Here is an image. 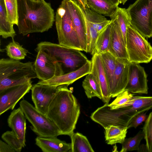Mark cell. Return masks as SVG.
<instances>
[{
    "label": "cell",
    "instance_id": "37",
    "mask_svg": "<svg viewBox=\"0 0 152 152\" xmlns=\"http://www.w3.org/2000/svg\"><path fill=\"white\" fill-rule=\"evenodd\" d=\"M146 113H140L134 117L129 123L127 129L133 127L136 129L139 125L146 121L147 118Z\"/></svg>",
    "mask_w": 152,
    "mask_h": 152
},
{
    "label": "cell",
    "instance_id": "40",
    "mask_svg": "<svg viewBox=\"0 0 152 152\" xmlns=\"http://www.w3.org/2000/svg\"><path fill=\"white\" fill-rule=\"evenodd\" d=\"M113 3L115 4L116 5L118 6L119 4H120L119 0H109Z\"/></svg>",
    "mask_w": 152,
    "mask_h": 152
},
{
    "label": "cell",
    "instance_id": "27",
    "mask_svg": "<svg viewBox=\"0 0 152 152\" xmlns=\"http://www.w3.org/2000/svg\"><path fill=\"white\" fill-rule=\"evenodd\" d=\"M101 55L110 90L116 66V58L109 52L104 53Z\"/></svg>",
    "mask_w": 152,
    "mask_h": 152
},
{
    "label": "cell",
    "instance_id": "38",
    "mask_svg": "<svg viewBox=\"0 0 152 152\" xmlns=\"http://www.w3.org/2000/svg\"><path fill=\"white\" fill-rule=\"evenodd\" d=\"M15 152V150L7 143L0 140V152Z\"/></svg>",
    "mask_w": 152,
    "mask_h": 152
},
{
    "label": "cell",
    "instance_id": "43",
    "mask_svg": "<svg viewBox=\"0 0 152 152\" xmlns=\"http://www.w3.org/2000/svg\"><path fill=\"white\" fill-rule=\"evenodd\" d=\"M31 0L34 1H40V0Z\"/></svg>",
    "mask_w": 152,
    "mask_h": 152
},
{
    "label": "cell",
    "instance_id": "20",
    "mask_svg": "<svg viewBox=\"0 0 152 152\" xmlns=\"http://www.w3.org/2000/svg\"><path fill=\"white\" fill-rule=\"evenodd\" d=\"M35 144L44 152L70 151L71 144L58 139L57 137H43L39 136L35 139Z\"/></svg>",
    "mask_w": 152,
    "mask_h": 152
},
{
    "label": "cell",
    "instance_id": "2",
    "mask_svg": "<svg viewBox=\"0 0 152 152\" xmlns=\"http://www.w3.org/2000/svg\"><path fill=\"white\" fill-rule=\"evenodd\" d=\"M68 86H59L50 102L46 115L56 125L61 135L74 132L80 113V106Z\"/></svg>",
    "mask_w": 152,
    "mask_h": 152
},
{
    "label": "cell",
    "instance_id": "26",
    "mask_svg": "<svg viewBox=\"0 0 152 152\" xmlns=\"http://www.w3.org/2000/svg\"><path fill=\"white\" fill-rule=\"evenodd\" d=\"M111 33L110 23L99 33L97 39L94 54L96 53L101 54L109 52Z\"/></svg>",
    "mask_w": 152,
    "mask_h": 152
},
{
    "label": "cell",
    "instance_id": "15",
    "mask_svg": "<svg viewBox=\"0 0 152 152\" xmlns=\"http://www.w3.org/2000/svg\"><path fill=\"white\" fill-rule=\"evenodd\" d=\"M130 61L128 60L116 58V66L110 92L111 97H116L125 91L127 84Z\"/></svg>",
    "mask_w": 152,
    "mask_h": 152
},
{
    "label": "cell",
    "instance_id": "1",
    "mask_svg": "<svg viewBox=\"0 0 152 152\" xmlns=\"http://www.w3.org/2000/svg\"><path fill=\"white\" fill-rule=\"evenodd\" d=\"M18 33L23 36L48 31L55 21L50 3L44 0H18Z\"/></svg>",
    "mask_w": 152,
    "mask_h": 152
},
{
    "label": "cell",
    "instance_id": "12",
    "mask_svg": "<svg viewBox=\"0 0 152 152\" xmlns=\"http://www.w3.org/2000/svg\"><path fill=\"white\" fill-rule=\"evenodd\" d=\"M32 81L8 88L0 92V115L13 110L18 102L28 93L32 86Z\"/></svg>",
    "mask_w": 152,
    "mask_h": 152
},
{
    "label": "cell",
    "instance_id": "13",
    "mask_svg": "<svg viewBox=\"0 0 152 152\" xmlns=\"http://www.w3.org/2000/svg\"><path fill=\"white\" fill-rule=\"evenodd\" d=\"M147 77L144 68L139 63L130 62L128 82L125 91L133 94H148Z\"/></svg>",
    "mask_w": 152,
    "mask_h": 152
},
{
    "label": "cell",
    "instance_id": "17",
    "mask_svg": "<svg viewBox=\"0 0 152 152\" xmlns=\"http://www.w3.org/2000/svg\"><path fill=\"white\" fill-rule=\"evenodd\" d=\"M111 33L109 52L116 58L129 60L126 43L116 18H111Z\"/></svg>",
    "mask_w": 152,
    "mask_h": 152
},
{
    "label": "cell",
    "instance_id": "33",
    "mask_svg": "<svg viewBox=\"0 0 152 152\" xmlns=\"http://www.w3.org/2000/svg\"><path fill=\"white\" fill-rule=\"evenodd\" d=\"M134 96L132 93L124 91L116 96V99L108 105L111 109L127 106L132 102Z\"/></svg>",
    "mask_w": 152,
    "mask_h": 152
},
{
    "label": "cell",
    "instance_id": "34",
    "mask_svg": "<svg viewBox=\"0 0 152 152\" xmlns=\"http://www.w3.org/2000/svg\"><path fill=\"white\" fill-rule=\"evenodd\" d=\"M7 17L13 25H18V0H4Z\"/></svg>",
    "mask_w": 152,
    "mask_h": 152
},
{
    "label": "cell",
    "instance_id": "4",
    "mask_svg": "<svg viewBox=\"0 0 152 152\" xmlns=\"http://www.w3.org/2000/svg\"><path fill=\"white\" fill-rule=\"evenodd\" d=\"M37 78L34 63L2 58L0 60V92L9 87L23 84Z\"/></svg>",
    "mask_w": 152,
    "mask_h": 152
},
{
    "label": "cell",
    "instance_id": "3",
    "mask_svg": "<svg viewBox=\"0 0 152 152\" xmlns=\"http://www.w3.org/2000/svg\"><path fill=\"white\" fill-rule=\"evenodd\" d=\"M105 103L91 114L90 118L103 127L114 125L127 128L130 121L137 115L152 108V96H134L128 106L111 109Z\"/></svg>",
    "mask_w": 152,
    "mask_h": 152
},
{
    "label": "cell",
    "instance_id": "32",
    "mask_svg": "<svg viewBox=\"0 0 152 152\" xmlns=\"http://www.w3.org/2000/svg\"><path fill=\"white\" fill-rule=\"evenodd\" d=\"M99 33L87 20L86 53L93 55L94 53L97 39Z\"/></svg>",
    "mask_w": 152,
    "mask_h": 152
},
{
    "label": "cell",
    "instance_id": "42",
    "mask_svg": "<svg viewBox=\"0 0 152 152\" xmlns=\"http://www.w3.org/2000/svg\"><path fill=\"white\" fill-rule=\"evenodd\" d=\"M77 0L81 4V5L82 6V2L80 0Z\"/></svg>",
    "mask_w": 152,
    "mask_h": 152
},
{
    "label": "cell",
    "instance_id": "7",
    "mask_svg": "<svg viewBox=\"0 0 152 152\" xmlns=\"http://www.w3.org/2000/svg\"><path fill=\"white\" fill-rule=\"evenodd\" d=\"M20 107L26 119L31 124L32 131L43 137H57L61 134L56 125L47 117L28 102L22 100Z\"/></svg>",
    "mask_w": 152,
    "mask_h": 152
},
{
    "label": "cell",
    "instance_id": "10",
    "mask_svg": "<svg viewBox=\"0 0 152 152\" xmlns=\"http://www.w3.org/2000/svg\"><path fill=\"white\" fill-rule=\"evenodd\" d=\"M37 52L34 65L37 78L45 81L64 74L61 64L53 56L42 49Z\"/></svg>",
    "mask_w": 152,
    "mask_h": 152
},
{
    "label": "cell",
    "instance_id": "36",
    "mask_svg": "<svg viewBox=\"0 0 152 152\" xmlns=\"http://www.w3.org/2000/svg\"><path fill=\"white\" fill-rule=\"evenodd\" d=\"M1 138L16 152H20L22 148H24L21 141L12 131H8L4 132L1 135Z\"/></svg>",
    "mask_w": 152,
    "mask_h": 152
},
{
    "label": "cell",
    "instance_id": "31",
    "mask_svg": "<svg viewBox=\"0 0 152 152\" xmlns=\"http://www.w3.org/2000/svg\"><path fill=\"white\" fill-rule=\"evenodd\" d=\"M144 138L142 131H140L135 136L125 139L121 144L120 152L138 151L141 140Z\"/></svg>",
    "mask_w": 152,
    "mask_h": 152
},
{
    "label": "cell",
    "instance_id": "30",
    "mask_svg": "<svg viewBox=\"0 0 152 152\" xmlns=\"http://www.w3.org/2000/svg\"><path fill=\"white\" fill-rule=\"evenodd\" d=\"M113 16L116 18L126 43L127 28L131 25V20L127 9L118 6Z\"/></svg>",
    "mask_w": 152,
    "mask_h": 152
},
{
    "label": "cell",
    "instance_id": "16",
    "mask_svg": "<svg viewBox=\"0 0 152 152\" xmlns=\"http://www.w3.org/2000/svg\"><path fill=\"white\" fill-rule=\"evenodd\" d=\"M91 61L92 65L91 73L98 85L102 95V99L105 103H109L111 96L101 54H94Z\"/></svg>",
    "mask_w": 152,
    "mask_h": 152
},
{
    "label": "cell",
    "instance_id": "35",
    "mask_svg": "<svg viewBox=\"0 0 152 152\" xmlns=\"http://www.w3.org/2000/svg\"><path fill=\"white\" fill-rule=\"evenodd\" d=\"M142 132L147 151L152 152V111L149 113L145 121Z\"/></svg>",
    "mask_w": 152,
    "mask_h": 152
},
{
    "label": "cell",
    "instance_id": "14",
    "mask_svg": "<svg viewBox=\"0 0 152 152\" xmlns=\"http://www.w3.org/2000/svg\"><path fill=\"white\" fill-rule=\"evenodd\" d=\"M59 87L37 83L32 86L31 98L35 107L46 115L49 106Z\"/></svg>",
    "mask_w": 152,
    "mask_h": 152
},
{
    "label": "cell",
    "instance_id": "19",
    "mask_svg": "<svg viewBox=\"0 0 152 152\" xmlns=\"http://www.w3.org/2000/svg\"><path fill=\"white\" fill-rule=\"evenodd\" d=\"M26 119L20 107L14 110L11 113L7 119L9 126L21 141L24 148L26 146Z\"/></svg>",
    "mask_w": 152,
    "mask_h": 152
},
{
    "label": "cell",
    "instance_id": "6",
    "mask_svg": "<svg viewBox=\"0 0 152 152\" xmlns=\"http://www.w3.org/2000/svg\"><path fill=\"white\" fill-rule=\"evenodd\" d=\"M68 1L63 0L56 13L55 22L58 44L82 51L68 8Z\"/></svg>",
    "mask_w": 152,
    "mask_h": 152
},
{
    "label": "cell",
    "instance_id": "8",
    "mask_svg": "<svg viewBox=\"0 0 152 152\" xmlns=\"http://www.w3.org/2000/svg\"><path fill=\"white\" fill-rule=\"evenodd\" d=\"M126 9L131 26L145 38L152 37V0H137Z\"/></svg>",
    "mask_w": 152,
    "mask_h": 152
},
{
    "label": "cell",
    "instance_id": "9",
    "mask_svg": "<svg viewBox=\"0 0 152 152\" xmlns=\"http://www.w3.org/2000/svg\"><path fill=\"white\" fill-rule=\"evenodd\" d=\"M126 46L130 62L148 63L152 60L150 43L131 25L127 28Z\"/></svg>",
    "mask_w": 152,
    "mask_h": 152
},
{
    "label": "cell",
    "instance_id": "29",
    "mask_svg": "<svg viewBox=\"0 0 152 152\" xmlns=\"http://www.w3.org/2000/svg\"><path fill=\"white\" fill-rule=\"evenodd\" d=\"M5 50L7 56L10 58L17 60L24 59L28 52V50L15 42L14 39L6 46Z\"/></svg>",
    "mask_w": 152,
    "mask_h": 152
},
{
    "label": "cell",
    "instance_id": "23",
    "mask_svg": "<svg viewBox=\"0 0 152 152\" xmlns=\"http://www.w3.org/2000/svg\"><path fill=\"white\" fill-rule=\"evenodd\" d=\"M13 26L8 20L4 0H0V35L2 38L14 39L16 34Z\"/></svg>",
    "mask_w": 152,
    "mask_h": 152
},
{
    "label": "cell",
    "instance_id": "24",
    "mask_svg": "<svg viewBox=\"0 0 152 152\" xmlns=\"http://www.w3.org/2000/svg\"><path fill=\"white\" fill-rule=\"evenodd\" d=\"M85 10L87 20L99 33L111 23L104 16L99 14L86 6Z\"/></svg>",
    "mask_w": 152,
    "mask_h": 152
},
{
    "label": "cell",
    "instance_id": "11",
    "mask_svg": "<svg viewBox=\"0 0 152 152\" xmlns=\"http://www.w3.org/2000/svg\"><path fill=\"white\" fill-rule=\"evenodd\" d=\"M68 5L81 50L86 52L87 20L85 10L77 0H68Z\"/></svg>",
    "mask_w": 152,
    "mask_h": 152
},
{
    "label": "cell",
    "instance_id": "21",
    "mask_svg": "<svg viewBox=\"0 0 152 152\" xmlns=\"http://www.w3.org/2000/svg\"><path fill=\"white\" fill-rule=\"evenodd\" d=\"M86 5L96 12L110 18L118 6L109 0H87Z\"/></svg>",
    "mask_w": 152,
    "mask_h": 152
},
{
    "label": "cell",
    "instance_id": "5",
    "mask_svg": "<svg viewBox=\"0 0 152 152\" xmlns=\"http://www.w3.org/2000/svg\"><path fill=\"white\" fill-rule=\"evenodd\" d=\"M42 49L61 63L66 73L75 70L87 62L86 56L81 50L66 47L59 44L44 41L37 44L35 50Z\"/></svg>",
    "mask_w": 152,
    "mask_h": 152
},
{
    "label": "cell",
    "instance_id": "18",
    "mask_svg": "<svg viewBox=\"0 0 152 152\" xmlns=\"http://www.w3.org/2000/svg\"><path fill=\"white\" fill-rule=\"evenodd\" d=\"M91 65V61L89 60L75 70L54 77L48 80L39 81L37 83L56 86L63 85L68 86L76 80L90 73Z\"/></svg>",
    "mask_w": 152,
    "mask_h": 152
},
{
    "label": "cell",
    "instance_id": "39",
    "mask_svg": "<svg viewBox=\"0 0 152 152\" xmlns=\"http://www.w3.org/2000/svg\"><path fill=\"white\" fill-rule=\"evenodd\" d=\"M82 3V6L83 7L84 9L85 10L86 9V5L87 0H80Z\"/></svg>",
    "mask_w": 152,
    "mask_h": 152
},
{
    "label": "cell",
    "instance_id": "25",
    "mask_svg": "<svg viewBox=\"0 0 152 152\" xmlns=\"http://www.w3.org/2000/svg\"><path fill=\"white\" fill-rule=\"evenodd\" d=\"M72 152L94 151L87 138L82 134L74 132L70 135Z\"/></svg>",
    "mask_w": 152,
    "mask_h": 152
},
{
    "label": "cell",
    "instance_id": "41",
    "mask_svg": "<svg viewBox=\"0 0 152 152\" xmlns=\"http://www.w3.org/2000/svg\"><path fill=\"white\" fill-rule=\"evenodd\" d=\"M128 0H119V2L120 4H124Z\"/></svg>",
    "mask_w": 152,
    "mask_h": 152
},
{
    "label": "cell",
    "instance_id": "22",
    "mask_svg": "<svg viewBox=\"0 0 152 152\" xmlns=\"http://www.w3.org/2000/svg\"><path fill=\"white\" fill-rule=\"evenodd\" d=\"M104 128L105 141L107 144H121L123 142L126 136L127 128L114 125H109Z\"/></svg>",
    "mask_w": 152,
    "mask_h": 152
},
{
    "label": "cell",
    "instance_id": "28",
    "mask_svg": "<svg viewBox=\"0 0 152 152\" xmlns=\"http://www.w3.org/2000/svg\"><path fill=\"white\" fill-rule=\"evenodd\" d=\"M82 86L88 98L96 97L102 99L101 92L98 85L92 75L90 73L86 75L83 81Z\"/></svg>",
    "mask_w": 152,
    "mask_h": 152
}]
</instances>
